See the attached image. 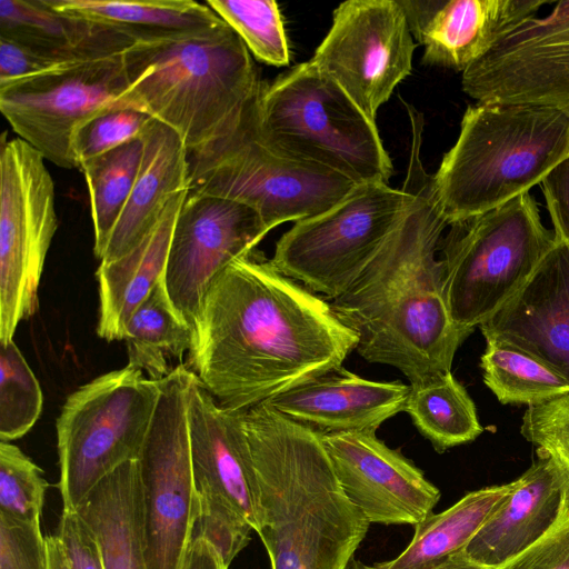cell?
Returning a JSON list of instances; mask_svg holds the SVG:
<instances>
[{"mask_svg": "<svg viewBox=\"0 0 569 569\" xmlns=\"http://www.w3.org/2000/svg\"><path fill=\"white\" fill-rule=\"evenodd\" d=\"M357 345L330 303L254 249L203 297L189 363L220 406L239 411L342 366Z\"/></svg>", "mask_w": 569, "mask_h": 569, "instance_id": "6da1fadb", "label": "cell"}, {"mask_svg": "<svg viewBox=\"0 0 569 569\" xmlns=\"http://www.w3.org/2000/svg\"><path fill=\"white\" fill-rule=\"evenodd\" d=\"M411 152L405 182L410 209L378 253L331 308L358 337L368 362L395 367L410 381L451 371L455 355L472 333L458 327L442 287L439 251L448 221L420 160L422 116H409Z\"/></svg>", "mask_w": 569, "mask_h": 569, "instance_id": "7a4b0ae2", "label": "cell"}, {"mask_svg": "<svg viewBox=\"0 0 569 569\" xmlns=\"http://www.w3.org/2000/svg\"><path fill=\"white\" fill-rule=\"evenodd\" d=\"M243 427L271 569H348L370 522L340 487L321 433L267 402L243 411Z\"/></svg>", "mask_w": 569, "mask_h": 569, "instance_id": "3957f363", "label": "cell"}, {"mask_svg": "<svg viewBox=\"0 0 569 569\" xmlns=\"http://www.w3.org/2000/svg\"><path fill=\"white\" fill-rule=\"evenodd\" d=\"M123 58V107L172 128L188 151L236 127L263 84L248 48L223 20L197 30H140Z\"/></svg>", "mask_w": 569, "mask_h": 569, "instance_id": "277c9868", "label": "cell"}, {"mask_svg": "<svg viewBox=\"0 0 569 569\" xmlns=\"http://www.w3.org/2000/svg\"><path fill=\"white\" fill-rule=\"evenodd\" d=\"M569 158V114L550 107L476 102L432 176L448 224L495 209L540 184Z\"/></svg>", "mask_w": 569, "mask_h": 569, "instance_id": "5b68a950", "label": "cell"}, {"mask_svg": "<svg viewBox=\"0 0 569 569\" xmlns=\"http://www.w3.org/2000/svg\"><path fill=\"white\" fill-rule=\"evenodd\" d=\"M257 127L276 150L356 184L388 183L393 173L377 123L311 59L263 81Z\"/></svg>", "mask_w": 569, "mask_h": 569, "instance_id": "8992f818", "label": "cell"}, {"mask_svg": "<svg viewBox=\"0 0 569 569\" xmlns=\"http://www.w3.org/2000/svg\"><path fill=\"white\" fill-rule=\"evenodd\" d=\"M449 227L439 246L443 295L453 322L471 331L522 288L557 242L530 192Z\"/></svg>", "mask_w": 569, "mask_h": 569, "instance_id": "52a82bcc", "label": "cell"}, {"mask_svg": "<svg viewBox=\"0 0 569 569\" xmlns=\"http://www.w3.org/2000/svg\"><path fill=\"white\" fill-rule=\"evenodd\" d=\"M258 98L236 127L188 151L189 192L243 203L272 230L327 211L359 186L268 144L257 127Z\"/></svg>", "mask_w": 569, "mask_h": 569, "instance_id": "ba28073f", "label": "cell"}, {"mask_svg": "<svg viewBox=\"0 0 569 569\" xmlns=\"http://www.w3.org/2000/svg\"><path fill=\"white\" fill-rule=\"evenodd\" d=\"M159 396V380L127 365L67 398L56 423L63 509L76 510L103 478L138 459Z\"/></svg>", "mask_w": 569, "mask_h": 569, "instance_id": "9c48e42d", "label": "cell"}, {"mask_svg": "<svg viewBox=\"0 0 569 569\" xmlns=\"http://www.w3.org/2000/svg\"><path fill=\"white\" fill-rule=\"evenodd\" d=\"M415 193L387 182L357 186L327 211L297 221L276 243L271 262L310 291L335 300L359 277L401 222Z\"/></svg>", "mask_w": 569, "mask_h": 569, "instance_id": "30bf717a", "label": "cell"}, {"mask_svg": "<svg viewBox=\"0 0 569 569\" xmlns=\"http://www.w3.org/2000/svg\"><path fill=\"white\" fill-rule=\"evenodd\" d=\"M196 375L180 363L160 382L137 461L147 569H183L198 521L187 403Z\"/></svg>", "mask_w": 569, "mask_h": 569, "instance_id": "8fae6325", "label": "cell"}, {"mask_svg": "<svg viewBox=\"0 0 569 569\" xmlns=\"http://www.w3.org/2000/svg\"><path fill=\"white\" fill-rule=\"evenodd\" d=\"M0 148V343L13 340L38 306V288L58 220L46 159L20 138Z\"/></svg>", "mask_w": 569, "mask_h": 569, "instance_id": "7c38bea8", "label": "cell"}, {"mask_svg": "<svg viewBox=\"0 0 569 569\" xmlns=\"http://www.w3.org/2000/svg\"><path fill=\"white\" fill-rule=\"evenodd\" d=\"M243 411L230 410L193 377L187 418L198 501L197 531L229 567L256 531Z\"/></svg>", "mask_w": 569, "mask_h": 569, "instance_id": "4fadbf2b", "label": "cell"}, {"mask_svg": "<svg viewBox=\"0 0 569 569\" xmlns=\"http://www.w3.org/2000/svg\"><path fill=\"white\" fill-rule=\"evenodd\" d=\"M123 53L70 62L0 86V110L12 130L46 160L79 169L72 140L93 116L128 108Z\"/></svg>", "mask_w": 569, "mask_h": 569, "instance_id": "5bb4252c", "label": "cell"}, {"mask_svg": "<svg viewBox=\"0 0 569 569\" xmlns=\"http://www.w3.org/2000/svg\"><path fill=\"white\" fill-rule=\"evenodd\" d=\"M416 49L397 0H349L311 60L373 122L380 107L412 71Z\"/></svg>", "mask_w": 569, "mask_h": 569, "instance_id": "9a60e30c", "label": "cell"}, {"mask_svg": "<svg viewBox=\"0 0 569 569\" xmlns=\"http://www.w3.org/2000/svg\"><path fill=\"white\" fill-rule=\"evenodd\" d=\"M477 102L545 106L569 114V0L531 17L462 72Z\"/></svg>", "mask_w": 569, "mask_h": 569, "instance_id": "2e32d148", "label": "cell"}, {"mask_svg": "<svg viewBox=\"0 0 569 569\" xmlns=\"http://www.w3.org/2000/svg\"><path fill=\"white\" fill-rule=\"evenodd\" d=\"M270 231L252 208L191 193L179 211L163 283L177 313L192 328L203 297L233 260L253 251Z\"/></svg>", "mask_w": 569, "mask_h": 569, "instance_id": "e0dca14e", "label": "cell"}, {"mask_svg": "<svg viewBox=\"0 0 569 569\" xmlns=\"http://www.w3.org/2000/svg\"><path fill=\"white\" fill-rule=\"evenodd\" d=\"M345 495L370 523L417 526L440 499V490L376 432L321 435Z\"/></svg>", "mask_w": 569, "mask_h": 569, "instance_id": "ac0fdd59", "label": "cell"}, {"mask_svg": "<svg viewBox=\"0 0 569 569\" xmlns=\"http://www.w3.org/2000/svg\"><path fill=\"white\" fill-rule=\"evenodd\" d=\"M422 63L466 71L547 0H397Z\"/></svg>", "mask_w": 569, "mask_h": 569, "instance_id": "d6986e66", "label": "cell"}, {"mask_svg": "<svg viewBox=\"0 0 569 569\" xmlns=\"http://www.w3.org/2000/svg\"><path fill=\"white\" fill-rule=\"evenodd\" d=\"M479 328L485 339L512 345L569 380L567 244L557 238L555 247L522 288Z\"/></svg>", "mask_w": 569, "mask_h": 569, "instance_id": "ffe728a7", "label": "cell"}, {"mask_svg": "<svg viewBox=\"0 0 569 569\" xmlns=\"http://www.w3.org/2000/svg\"><path fill=\"white\" fill-rule=\"evenodd\" d=\"M410 386L372 381L342 366L264 402L321 435L376 432L405 410Z\"/></svg>", "mask_w": 569, "mask_h": 569, "instance_id": "44dd1931", "label": "cell"}, {"mask_svg": "<svg viewBox=\"0 0 569 569\" xmlns=\"http://www.w3.org/2000/svg\"><path fill=\"white\" fill-rule=\"evenodd\" d=\"M569 483L548 457L516 479L475 537L462 549L475 562L498 569L538 541L558 518Z\"/></svg>", "mask_w": 569, "mask_h": 569, "instance_id": "7402d4cb", "label": "cell"}, {"mask_svg": "<svg viewBox=\"0 0 569 569\" xmlns=\"http://www.w3.org/2000/svg\"><path fill=\"white\" fill-rule=\"evenodd\" d=\"M141 140L139 173L100 262H111L128 253L156 224L171 198L189 190L188 148L180 134L152 118Z\"/></svg>", "mask_w": 569, "mask_h": 569, "instance_id": "603a6c76", "label": "cell"}, {"mask_svg": "<svg viewBox=\"0 0 569 569\" xmlns=\"http://www.w3.org/2000/svg\"><path fill=\"white\" fill-rule=\"evenodd\" d=\"M0 37L62 66L122 53L137 41L138 33L57 11L46 0H0Z\"/></svg>", "mask_w": 569, "mask_h": 569, "instance_id": "cb8c5ba5", "label": "cell"}, {"mask_svg": "<svg viewBox=\"0 0 569 569\" xmlns=\"http://www.w3.org/2000/svg\"><path fill=\"white\" fill-rule=\"evenodd\" d=\"M187 194L188 190L173 196L156 224L128 253L111 262H100L96 273L100 338L123 340L131 316L162 280L174 224Z\"/></svg>", "mask_w": 569, "mask_h": 569, "instance_id": "d4e9b609", "label": "cell"}, {"mask_svg": "<svg viewBox=\"0 0 569 569\" xmlns=\"http://www.w3.org/2000/svg\"><path fill=\"white\" fill-rule=\"evenodd\" d=\"M76 510L96 532L104 569H147L136 460L103 478Z\"/></svg>", "mask_w": 569, "mask_h": 569, "instance_id": "484cf974", "label": "cell"}, {"mask_svg": "<svg viewBox=\"0 0 569 569\" xmlns=\"http://www.w3.org/2000/svg\"><path fill=\"white\" fill-rule=\"evenodd\" d=\"M515 486L516 480L485 487L468 492L440 513H430L415 526L411 541L395 559L372 565L352 562L359 569H430L461 551Z\"/></svg>", "mask_w": 569, "mask_h": 569, "instance_id": "4316f807", "label": "cell"}, {"mask_svg": "<svg viewBox=\"0 0 569 569\" xmlns=\"http://www.w3.org/2000/svg\"><path fill=\"white\" fill-rule=\"evenodd\" d=\"M123 341L128 365L152 380L167 377L171 360L190 351L192 328L177 313L163 278L131 316Z\"/></svg>", "mask_w": 569, "mask_h": 569, "instance_id": "83f0119b", "label": "cell"}, {"mask_svg": "<svg viewBox=\"0 0 569 569\" xmlns=\"http://www.w3.org/2000/svg\"><path fill=\"white\" fill-rule=\"evenodd\" d=\"M409 386L403 411L438 452L473 441L483 431L472 399L451 371Z\"/></svg>", "mask_w": 569, "mask_h": 569, "instance_id": "f1b7e54d", "label": "cell"}, {"mask_svg": "<svg viewBox=\"0 0 569 569\" xmlns=\"http://www.w3.org/2000/svg\"><path fill=\"white\" fill-rule=\"evenodd\" d=\"M52 9L137 31H187L211 27L222 19L193 0H46Z\"/></svg>", "mask_w": 569, "mask_h": 569, "instance_id": "f546056e", "label": "cell"}, {"mask_svg": "<svg viewBox=\"0 0 569 569\" xmlns=\"http://www.w3.org/2000/svg\"><path fill=\"white\" fill-rule=\"evenodd\" d=\"M485 340L483 382L501 403L528 407L569 393V380L540 359L512 345Z\"/></svg>", "mask_w": 569, "mask_h": 569, "instance_id": "4dcf8cb0", "label": "cell"}, {"mask_svg": "<svg viewBox=\"0 0 569 569\" xmlns=\"http://www.w3.org/2000/svg\"><path fill=\"white\" fill-rule=\"evenodd\" d=\"M143 156L140 139L82 162L93 223V252L102 258L108 239L136 182Z\"/></svg>", "mask_w": 569, "mask_h": 569, "instance_id": "1f68e13d", "label": "cell"}, {"mask_svg": "<svg viewBox=\"0 0 569 569\" xmlns=\"http://www.w3.org/2000/svg\"><path fill=\"white\" fill-rule=\"evenodd\" d=\"M210 7L242 40L256 59L288 66L291 51L279 6L273 0H208Z\"/></svg>", "mask_w": 569, "mask_h": 569, "instance_id": "d6a6232c", "label": "cell"}, {"mask_svg": "<svg viewBox=\"0 0 569 569\" xmlns=\"http://www.w3.org/2000/svg\"><path fill=\"white\" fill-rule=\"evenodd\" d=\"M43 395L13 340L0 343V440L23 437L39 419Z\"/></svg>", "mask_w": 569, "mask_h": 569, "instance_id": "836d02e7", "label": "cell"}, {"mask_svg": "<svg viewBox=\"0 0 569 569\" xmlns=\"http://www.w3.org/2000/svg\"><path fill=\"white\" fill-rule=\"evenodd\" d=\"M48 482L43 470L11 442H0V515L40 521Z\"/></svg>", "mask_w": 569, "mask_h": 569, "instance_id": "e575fe53", "label": "cell"}, {"mask_svg": "<svg viewBox=\"0 0 569 569\" xmlns=\"http://www.w3.org/2000/svg\"><path fill=\"white\" fill-rule=\"evenodd\" d=\"M151 119L148 113L129 107L109 109L88 119L76 130L72 140L79 167L89 159L140 139Z\"/></svg>", "mask_w": 569, "mask_h": 569, "instance_id": "d590c367", "label": "cell"}, {"mask_svg": "<svg viewBox=\"0 0 569 569\" xmlns=\"http://www.w3.org/2000/svg\"><path fill=\"white\" fill-rule=\"evenodd\" d=\"M537 456L555 461L569 483V393L528 406L520 427Z\"/></svg>", "mask_w": 569, "mask_h": 569, "instance_id": "8d00e7d4", "label": "cell"}, {"mask_svg": "<svg viewBox=\"0 0 569 569\" xmlns=\"http://www.w3.org/2000/svg\"><path fill=\"white\" fill-rule=\"evenodd\" d=\"M0 569H50L40 521L0 515Z\"/></svg>", "mask_w": 569, "mask_h": 569, "instance_id": "74e56055", "label": "cell"}, {"mask_svg": "<svg viewBox=\"0 0 569 569\" xmlns=\"http://www.w3.org/2000/svg\"><path fill=\"white\" fill-rule=\"evenodd\" d=\"M498 569H569V490L551 528Z\"/></svg>", "mask_w": 569, "mask_h": 569, "instance_id": "f35d334b", "label": "cell"}, {"mask_svg": "<svg viewBox=\"0 0 569 569\" xmlns=\"http://www.w3.org/2000/svg\"><path fill=\"white\" fill-rule=\"evenodd\" d=\"M56 537L69 569H104L96 532L78 510L62 509Z\"/></svg>", "mask_w": 569, "mask_h": 569, "instance_id": "ab89813d", "label": "cell"}, {"mask_svg": "<svg viewBox=\"0 0 569 569\" xmlns=\"http://www.w3.org/2000/svg\"><path fill=\"white\" fill-rule=\"evenodd\" d=\"M57 67L60 64L37 50L0 37V86Z\"/></svg>", "mask_w": 569, "mask_h": 569, "instance_id": "60d3db41", "label": "cell"}, {"mask_svg": "<svg viewBox=\"0 0 569 569\" xmlns=\"http://www.w3.org/2000/svg\"><path fill=\"white\" fill-rule=\"evenodd\" d=\"M553 232L569 248V158L540 183Z\"/></svg>", "mask_w": 569, "mask_h": 569, "instance_id": "b9f144b4", "label": "cell"}, {"mask_svg": "<svg viewBox=\"0 0 569 569\" xmlns=\"http://www.w3.org/2000/svg\"><path fill=\"white\" fill-rule=\"evenodd\" d=\"M217 549L201 535H194L183 569H228Z\"/></svg>", "mask_w": 569, "mask_h": 569, "instance_id": "7bdbcfd3", "label": "cell"}, {"mask_svg": "<svg viewBox=\"0 0 569 569\" xmlns=\"http://www.w3.org/2000/svg\"><path fill=\"white\" fill-rule=\"evenodd\" d=\"M351 569H359L351 562ZM430 569H491L471 560L463 550L450 555Z\"/></svg>", "mask_w": 569, "mask_h": 569, "instance_id": "ee69618b", "label": "cell"}, {"mask_svg": "<svg viewBox=\"0 0 569 569\" xmlns=\"http://www.w3.org/2000/svg\"><path fill=\"white\" fill-rule=\"evenodd\" d=\"M47 547L50 569H69L59 540L56 536H47Z\"/></svg>", "mask_w": 569, "mask_h": 569, "instance_id": "f6af8a7d", "label": "cell"}]
</instances>
